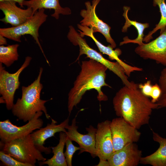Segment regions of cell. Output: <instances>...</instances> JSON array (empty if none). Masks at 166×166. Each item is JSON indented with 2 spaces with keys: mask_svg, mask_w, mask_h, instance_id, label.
<instances>
[{
  "mask_svg": "<svg viewBox=\"0 0 166 166\" xmlns=\"http://www.w3.org/2000/svg\"><path fill=\"white\" fill-rule=\"evenodd\" d=\"M113 103L116 115L138 129L149 123L153 110L158 109L138 88L125 85L116 93Z\"/></svg>",
  "mask_w": 166,
  "mask_h": 166,
  "instance_id": "cell-1",
  "label": "cell"
},
{
  "mask_svg": "<svg viewBox=\"0 0 166 166\" xmlns=\"http://www.w3.org/2000/svg\"><path fill=\"white\" fill-rule=\"evenodd\" d=\"M108 69L93 60L82 61L81 70L68 95V109L70 115L73 107L76 106L87 91L96 90L100 101H106L108 98L102 91L103 86L111 87L105 82Z\"/></svg>",
  "mask_w": 166,
  "mask_h": 166,
  "instance_id": "cell-2",
  "label": "cell"
},
{
  "mask_svg": "<svg viewBox=\"0 0 166 166\" xmlns=\"http://www.w3.org/2000/svg\"><path fill=\"white\" fill-rule=\"evenodd\" d=\"M42 71L43 68H40L37 79L28 86L22 87V97L18 98L11 109L14 116L19 120L24 122L28 121L40 111L43 112L47 119L50 118L45 106L48 100L40 98L41 92L43 88L40 82Z\"/></svg>",
  "mask_w": 166,
  "mask_h": 166,
  "instance_id": "cell-3",
  "label": "cell"
},
{
  "mask_svg": "<svg viewBox=\"0 0 166 166\" xmlns=\"http://www.w3.org/2000/svg\"><path fill=\"white\" fill-rule=\"evenodd\" d=\"M69 28L67 35L68 39L74 45H78L79 48V55L76 61L79 59L81 55L85 54L87 57L96 61L106 67L120 78L124 85L131 88L137 87L138 84L129 81L124 69L117 62H112L104 58L101 53L90 47L85 40L72 26H69Z\"/></svg>",
  "mask_w": 166,
  "mask_h": 166,
  "instance_id": "cell-4",
  "label": "cell"
},
{
  "mask_svg": "<svg viewBox=\"0 0 166 166\" xmlns=\"http://www.w3.org/2000/svg\"><path fill=\"white\" fill-rule=\"evenodd\" d=\"M1 150L23 163L35 166L37 160H46L35 146L30 134L6 143L0 142Z\"/></svg>",
  "mask_w": 166,
  "mask_h": 166,
  "instance_id": "cell-5",
  "label": "cell"
},
{
  "mask_svg": "<svg viewBox=\"0 0 166 166\" xmlns=\"http://www.w3.org/2000/svg\"><path fill=\"white\" fill-rule=\"evenodd\" d=\"M45 10L44 9H39L27 21L18 26L0 28V35L18 42H21V38L22 36L30 35L38 45L47 62L49 64L39 40V30L48 17L45 13Z\"/></svg>",
  "mask_w": 166,
  "mask_h": 166,
  "instance_id": "cell-6",
  "label": "cell"
},
{
  "mask_svg": "<svg viewBox=\"0 0 166 166\" xmlns=\"http://www.w3.org/2000/svg\"><path fill=\"white\" fill-rule=\"evenodd\" d=\"M43 113L37 112L33 118L25 125L18 126L13 124L9 119L0 122V138L1 142L6 143L29 135L34 130L43 126V121L40 118Z\"/></svg>",
  "mask_w": 166,
  "mask_h": 166,
  "instance_id": "cell-7",
  "label": "cell"
},
{
  "mask_svg": "<svg viewBox=\"0 0 166 166\" xmlns=\"http://www.w3.org/2000/svg\"><path fill=\"white\" fill-rule=\"evenodd\" d=\"M32 59L27 56L21 67L15 73H10L6 70L0 62V93L4 100L7 109H12L14 105V95L18 89L20 82L19 77L22 71L28 65Z\"/></svg>",
  "mask_w": 166,
  "mask_h": 166,
  "instance_id": "cell-8",
  "label": "cell"
},
{
  "mask_svg": "<svg viewBox=\"0 0 166 166\" xmlns=\"http://www.w3.org/2000/svg\"><path fill=\"white\" fill-rule=\"evenodd\" d=\"M110 128L114 148V152L127 144L138 141L141 132L121 117L113 119Z\"/></svg>",
  "mask_w": 166,
  "mask_h": 166,
  "instance_id": "cell-9",
  "label": "cell"
},
{
  "mask_svg": "<svg viewBox=\"0 0 166 166\" xmlns=\"http://www.w3.org/2000/svg\"><path fill=\"white\" fill-rule=\"evenodd\" d=\"M134 51L144 59L153 60L166 66V26L160 30L158 37L148 43L138 45Z\"/></svg>",
  "mask_w": 166,
  "mask_h": 166,
  "instance_id": "cell-10",
  "label": "cell"
},
{
  "mask_svg": "<svg viewBox=\"0 0 166 166\" xmlns=\"http://www.w3.org/2000/svg\"><path fill=\"white\" fill-rule=\"evenodd\" d=\"M100 1L93 0L92 4L89 1L85 3L86 9H83L80 12V15L83 18L80 24L91 28L93 33L96 32L101 33L114 49L116 44L110 34L111 27L99 18L96 14V8Z\"/></svg>",
  "mask_w": 166,
  "mask_h": 166,
  "instance_id": "cell-11",
  "label": "cell"
},
{
  "mask_svg": "<svg viewBox=\"0 0 166 166\" xmlns=\"http://www.w3.org/2000/svg\"><path fill=\"white\" fill-rule=\"evenodd\" d=\"M76 117L73 119L71 125H68L66 128L67 136L79 144L80 148L79 154L86 152L89 153L93 158L97 156L95 148L97 128L90 125L86 128L87 132L86 134H81L77 130Z\"/></svg>",
  "mask_w": 166,
  "mask_h": 166,
  "instance_id": "cell-12",
  "label": "cell"
},
{
  "mask_svg": "<svg viewBox=\"0 0 166 166\" xmlns=\"http://www.w3.org/2000/svg\"><path fill=\"white\" fill-rule=\"evenodd\" d=\"M110 123V121L106 120L97 125L95 148L100 160H107L114 152Z\"/></svg>",
  "mask_w": 166,
  "mask_h": 166,
  "instance_id": "cell-13",
  "label": "cell"
},
{
  "mask_svg": "<svg viewBox=\"0 0 166 166\" xmlns=\"http://www.w3.org/2000/svg\"><path fill=\"white\" fill-rule=\"evenodd\" d=\"M77 27L80 30H78L81 36L83 38L86 36L91 38L95 42L100 51L104 54L108 56L111 60H115L124 69L126 75L129 77L132 72L135 71H142L143 69L135 66H132L125 63L119 57L122 53L121 50L119 48L114 50L110 45L106 46L100 42L94 37L92 29L89 27L83 26L78 24Z\"/></svg>",
  "mask_w": 166,
  "mask_h": 166,
  "instance_id": "cell-14",
  "label": "cell"
},
{
  "mask_svg": "<svg viewBox=\"0 0 166 166\" xmlns=\"http://www.w3.org/2000/svg\"><path fill=\"white\" fill-rule=\"evenodd\" d=\"M16 3L12 1L0 2V9L4 15L0 21L5 24H10L12 27L22 24L33 15L31 8L22 9L17 6Z\"/></svg>",
  "mask_w": 166,
  "mask_h": 166,
  "instance_id": "cell-15",
  "label": "cell"
},
{
  "mask_svg": "<svg viewBox=\"0 0 166 166\" xmlns=\"http://www.w3.org/2000/svg\"><path fill=\"white\" fill-rule=\"evenodd\" d=\"M142 152L135 143H129L114 152L107 160L109 166H137Z\"/></svg>",
  "mask_w": 166,
  "mask_h": 166,
  "instance_id": "cell-16",
  "label": "cell"
},
{
  "mask_svg": "<svg viewBox=\"0 0 166 166\" xmlns=\"http://www.w3.org/2000/svg\"><path fill=\"white\" fill-rule=\"evenodd\" d=\"M50 124H48L44 128H40L38 130L30 134L36 147L42 152L49 154L51 152L50 147L44 146L45 141L48 138L54 136V134L61 132H67L66 127L69 125V121L68 117L59 124H57V121L51 118Z\"/></svg>",
  "mask_w": 166,
  "mask_h": 166,
  "instance_id": "cell-17",
  "label": "cell"
},
{
  "mask_svg": "<svg viewBox=\"0 0 166 166\" xmlns=\"http://www.w3.org/2000/svg\"><path fill=\"white\" fill-rule=\"evenodd\" d=\"M153 140L158 143L159 147L153 153L142 157L140 164L152 166H166V138L161 136L151 129Z\"/></svg>",
  "mask_w": 166,
  "mask_h": 166,
  "instance_id": "cell-18",
  "label": "cell"
},
{
  "mask_svg": "<svg viewBox=\"0 0 166 166\" xmlns=\"http://www.w3.org/2000/svg\"><path fill=\"white\" fill-rule=\"evenodd\" d=\"M59 0H26L23 6L31 8L33 10V15L39 9H53L54 13L51 15L56 19H59V14L68 15L71 14L70 9L68 7H63L60 5Z\"/></svg>",
  "mask_w": 166,
  "mask_h": 166,
  "instance_id": "cell-19",
  "label": "cell"
},
{
  "mask_svg": "<svg viewBox=\"0 0 166 166\" xmlns=\"http://www.w3.org/2000/svg\"><path fill=\"white\" fill-rule=\"evenodd\" d=\"M123 9L124 12L123 16L125 19V22L122 28V31L123 32H126L128 28L132 26L136 29L138 36L136 38L134 39H130L127 36L125 37L123 39V41L120 43V45L121 46L129 43H135L138 45L142 44L143 43V38L144 36V32L146 29L149 27V23H141L136 21L130 20L128 16V12L130 10V7L128 6H124L123 7Z\"/></svg>",
  "mask_w": 166,
  "mask_h": 166,
  "instance_id": "cell-20",
  "label": "cell"
},
{
  "mask_svg": "<svg viewBox=\"0 0 166 166\" xmlns=\"http://www.w3.org/2000/svg\"><path fill=\"white\" fill-rule=\"evenodd\" d=\"M67 138L66 133L61 132L59 133V140L55 147H50L53 155V157L44 161H40L39 165L47 164L49 166H67V164L63 152Z\"/></svg>",
  "mask_w": 166,
  "mask_h": 166,
  "instance_id": "cell-21",
  "label": "cell"
},
{
  "mask_svg": "<svg viewBox=\"0 0 166 166\" xmlns=\"http://www.w3.org/2000/svg\"><path fill=\"white\" fill-rule=\"evenodd\" d=\"M19 46V45L18 44L6 46L0 45V62L8 67L17 61L19 56L18 52Z\"/></svg>",
  "mask_w": 166,
  "mask_h": 166,
  "instance_id": "cell-22",
  "label": "cell"
},
{
  "mask_svg": "<svg viewBox=\"0 0 166 166\" xmlns=\"http://www.w3.org/2000/svg\"><path fill=\"white\" fill-rule=\"evenodd\" d=\"M153 6H158L161 17L158 23L155 27L144 37L143 41L145 43L149 42L153 37L152 35L158 30H161L166 26V3L165 0H153Z\"/></svg>",
  "mask_w": 166,
  "mask_h": 166,
  "instance_id": "cell-23",
  "label": "cell"
},
{
  "mask_svg": "<svg viewBox=\"0 0 166 166\" xmlns=\"http://www.w3.org/2000/svg\"><path fill=\"white\" fill-rule=\"evenodd\" d=\"M72 141L67 136L65 144L66 149L64 154L68 166H72V161L73 155L76 151L80 149L79 147L74 146Z\"/></svg>",
  "mask_w": 166,
  "mask_h": 166,
  "instance_id": "cell-24",
  "label": "cell"
},
{
  "mask_svg": "<svg viewBox=\"0 0 166 166\" xmlns=\"http://www.w3.org/2000/svg\"><path fill=\"white\" fill-rule=\"evenodd\" d=\"M0 160L3 165L6 166H31L29 164L20 162L2 151H0Z\"/></svg>",
  "mask_w": 166,
  "mask_h": 166,
  "instance_id": "cell-25",
  "label": "cell"
},
{
  "mask_svg": "<svg viewBox=\"0 0 166 166\" xmlns=\"http://www.w3.org/2000/svg\"><path fill=\"white\" fill-rule=\"evenodd\" d=\"M162 90L158 84L152 85L150 97L151 101L156 103L158 101L162 94Z\"/></svg>",
  "mask_w": 166,
  "mask_h": 166,
  "instance_id": "cell-26",
  "label": "cell"
},
{
  "mask_svg": "<svg viewBox=\"0 0 166 166\" xmlns=\"http://www.w3.org/2000/svg\"><path fill=\"white\" fill-rule=\"evenodd\" d=\"M152 86L151 81L148 80L144 84H138V87L144 95L149 97L151 96Z\"/></svg>",
  "mask_w": 166,
  "mask_h": 166,
  "instance_id": "cell-27",
  "label": "cell"
},
{
  "mask_svg": "<svg viewBox=\"0 0 166 166\" xmlns=\"http://www.w3.org/2000/svg\"><path fill=\"white\" fill-rule=\"evenodd\" d=\"M162 94H166V66L161 71L158 80Z\"/></svg>",
  "mask_w": 166,
  "mask_h": 166,
  "instance_id": "cell-28",
  "label": "cell"
},
{
  "mask_svg": "<svg viewBox=\"0 0 166 166\" xmlns=\"http://www.w3.org/2000/svg\"><path fill=\"white\" fill-rule=\"evenodd\" d=\"M156 103L158 108H166V94H162Z\"/></svg>",
  "mask_w": 166,
  "mask_h": 166,
  "instance_id": "cell-29",
  "label": "cell"
},
{
  "mask_svg": "<svg viewBox=\"0 0 166 166\" xmlns=\"http://www.w3.org/2000/svg\"><path fill=\"white\" fill-rule=\"evenodd\" d=\"M26 0H0V2L3 1H14L18 3L21 7L23 8L24 6L23 5V2Z\"/></svg>",
  "mask_w": 166,
  "mask_h": 166,
  "instance_id": "cell-30",
  "label": "cell"
},
{
  "mask_svg": "<svg viewBox=\"0 0 166 166\" xmlns=\"http://www.w3.org/2000/svg\"><path fill=\"white\" fill-rule=\"evenodd\" d=\"M6 38L5 37L0 35V45H4L7 44Z\"/></svg>",
  "mask_w": 166,
  "mask_h": 166,
  "instance_id": "cell-31",
  "label": "cell"
}]
</instances>
